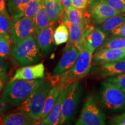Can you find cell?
<instances>
[{
    "mask_svg": "<svg viewBox=\"0 0 125 125\" xmlns=\"http://www.w3.org/2000/svg\"><path fill=\"white\" fill-rule=\"evenodd\" d=\"M9 104L3 95L0 94V117L8 111L9 108Z\"/></svg>",
    "mask_w": 125,
    "mask_h": 125,
    "instance_id": "cell-34",
    "label": "cell"
},
{
    "mask_svg": "<svg viewBox=\"0 0 125 125\" xmlns=\"http://www.w3.org/2000/svg\"><path fill=\"white\" fill-rule=\"evenodd\" d=\"M107 37V34L100 29L91 25L83 36L78 49L80 51L83 48H85L93 53L99 49Z\"/></svg>",
    "mask_w": 125,
    "mask_h": 125,
    "instance_id": "cell-10",
    "label": "cell"
},
{
    "mask_svg": "<svg viewBox=\"0 0 125 125\" xmlns=\"http://www.w3.org/2000/svg\"><path fill=\"white\" fill-rule=\"evenodd\" d=\"M67 24L69 30V39L66 46L74 45L78 49L84 34L91 26L90 21H86L79 24H73L67 20H62Z\"/></svg>",
    "mask_w": 125,
    "mask_h": 125,
    "instance_id": "cell-14",
    "label": "cell"
},
{
    "mask_svg": "<svg viewBox=\"0 0 125 125\" xmlns=\"http://www.w3.org/2000/svg\"><path fill=\"white\" fill-rule=\"evenodd\" d=\"M62 20H67L73 24H79L86 21H91L89 12L86 9H79L70 6L65 9Z\"/></svg>",
    "mask_w": 125,
    "mask_h": 125,
    "instance_id": "cell-19",
    "label": "cell"
},
{
    "mask_svg": "<svg viewBox=\"0 0 125 125\" xmlns=\"http://www.w3.org/2000/svg\"><path fill=\"white\" fill-rule=\"evenodd\" d=\"M10 38L0 35V57L7 59L10 55Z\"/></svg>",
    "mask_w": 125,
    "mask_h": 125,
    "instance_id": "cell-29",
    "label": "cell"
},
{
    "mask_svg": "<svg viewBox=\"0 0 125 125\" xmlns=\"http://www.w3.org/2000/svg\"><path fill=\"white\" fill-rule=\"evenodd\" d=\"M10 69V64L6 59L0 57V76L4 83H7L8 79V73Z\"/></svg>",
    "mask_w": 125,
    "mask_h": 125,
    "instance_id": "cell-31",
    "label": "cell"
},
{
    "mask_svg": "<svg viewBox=\"0 0 125 125\" xmlns=\"http://www.w3.org/2000/svg\"><path fill=\"white\" fill-rule=\"evenodd\" d=\"M112 35H118L125 37V23L115 29L111 34Z\"/></svg>",
    "mask_w": 125,
    "mask_h": 125,
    "instance_id": "cell-36",
    "label": "cell"
},
{
    "mask_svg": "<svg viewBox=\"0 0 125 125\" xmlns=\"http://www.w3.org/2000/svg\"><path fill=\"white\" fill-rule=\"evenodd\" d=\"M42 0H30L24 11L25 16L33 19L42 4Z\"/></svg>",
    "mask_w": 125,
    "mask_h": 125,
    "instance_id": "cell-28",
    "label": "cell"
},
{
    "mask_svg": "<svg viewBox=\"0 0 125 125\" xmlns=\"http://www.w3.org/2000/svg\"><path fill=\"white\" fill-rule=\"evenodd\" d=\"M106 81L112 83L123 92H125V73L110 76L107 78Z\"/></svg>",
    "mask_w": 125,
    "mask_h": 125,
    "instance_id": "cell-30",
    "label": "cell"
},
{
    "mask_svg": "<svg viewBox=\"0 0 125 125\" xmlns=\"http://www.w3.org/2000/svg\"><path fill=\"white\" fill-rule=\"evenodd\" d=\"M62 88V87H61L60 86L57 85L54 86H53L51 89L45 100L44 106H43L42 111L40 116V120L42 121L43 119H45L51 112L58 98Z\"/></svg>",
    "mask_w": 125,
    "mask_h": 125,
    "instance_id": "cell-22",
    "label": "cell"
},
{
    "mask_svg": "<svg viewBox=\"0 0 125 125\" xmlns=\"http://www.w3.org/2000/svg\"></svg>",
    "mask_w": 125,
    "mask_h": 125,
    "instance_id": "cell-42",
    "label": "cell"
},
{
    "mask_svg": "<svg viewBox=\"0 0 125 125\" xmlns=\"http://www.w3.org/2000/svg\"><path fill=\"white\" fill-rule=\"evenodd\" d=\"M11 53L20 66L35 64L41 60L40 48L34 35L13 45Z\"/></svg>",
    "mask_w": 125,
    "mask_h": 125,
    "instance_id": "cell-4",
    "label": "cell"
},
{
    "mask_svg": "<svg viewBox=\"0 0 125 125\" xmlns=\"http://www.w3.org/2000/svg\"><path fill=\"white\" fill-rule=\"evenodd\" d=\"M122 60H125V52H124V54H123V58L122 59Z\"/></svg>",
    "mask_w": 125,
    "mask_h": 125,
    "instance_id": "cell-40",
    "label": "cell"
},
{
    "mask_svg": "<svg viewBox=\"0 0 125 125\" xmlns=\"http://www.w3.org/2000/svg\"></svg>",
    "mask_w": 125,
    "mask_h": 125,
    "instance_id": "cell-43",
    "label": "cell"
},
{
    "mask_svg": "<svg viewBox=\"0 0 125 125\" xmlns=\"http://www.w3.org/2000/svg\"><path fill=\"white\" fill-rule=\"evenodd\" d=\"M45 82V78L34 80L10 81L4 87L2 95L10 105L19 107L32 92Z\"/></svg>",
    "mask_w": 125,
    "mask_h": 125,
    "instance_id": "cell-1",
    "label": "cell"
},
{
    "mask_svg": "<svg viewBox=\"0 0 125 125\" xmlns=\"http://www.w3.org/2000/svg\"><path fill=\"white\" fill-rule=\"evenodd\" d=\"M51 81H47L32 92L20 105L18 110L26 112L37 123L40 120V116L44 106L45 101L52 86ZM34 123V124H35Z\"/></svg>",
    "mask_w": 125,
    "mask_h": 125,
    "instance_id": "cell-3",
    "label": "cell"
},
{
    "mask_svg": "<svg viewBox=\"0 0 125 125\" xmlns=\"http://www.w3.org/2000/svg\"><path fill=\"white\" fill-rule=\"evenodd\" d=\"M125 49H102L98 50L93 57V64L94 65H101L122 60L124 54Z\"/></svg>",
    "mask_w": 125,
    "mask_h": 125,
    "instance_id": "cell-15",
    "label": "cell"
},
{
    "mask_svg": "<svg viewBox=\"0 0 125 125\" xmlns=\"http://www.w3.org/2000/svg\"><path fill=\"white\" fill-rule=\"evenodd\" d=\"M34 123L35 122L27 114L20 110L4 114L0 117V125H30Z\"/></svg>",
    "mask_w": 125,
    "mask_h": 125,
    "instance_id": "cell-17",
    "label": "cell"
},
{
    "mask_svg": "<svg viewBox=\"0 0 125 125\" xmlns=\"http://www.w3.org/2000/svg\"><path fill=\"white\" fill-rule=\"evenodd\" d=\"M30 0H7L8 11L12 18L23 16Z\"/></svg>",
    "mask_w": 125,
    "mask_h": 125,
    "instance_id": "cell-23",
    "label": "cell"
},
{
    "mask_svg": "<svg viewBox=\"0 0 125 125\" xmlns=\"http://www.w3.org/2000/svg\"><path fill=\"white\" fill-rule=\"evenodd\" d=\"M45 77V66L43 63L23 66L17 70L10 81L34 80Z\"/></svg>",
    "mask_w": 125,
    "mask_h": 125,
    "instance_id": "cell-12",
    "label": "cell"
},
{
    "mask_svg": "<svg viewBox=\"0 0 125 125\" xmlns=\"http://www.w3.org/2000/svg\"><path fill=\"white\" fill-rule=\"evenodd\" d=\"M11 16L8 13H0V35L10 38L9 28L11 24Z\"/></svg>",
    "mask_w": 125,
    "mask_h": 125,
    "instance_id": "cell-27",
    "label": "cell"
},
{
    "mask_svg": "<svg viewBox=\"0 0 125 125\" xmlns=\"http://www.w3.org/2000/svg\"><path fill=\"white\" fill-rule=\"evenodd\" d=\"M35 33L33 19L23 16L12 19L9 36L13 45L26 40Z\"/></svg>",
    "mask_w": 125,
    "mask_h": 125,
    "instance_id": "cell-8",
    "label": "cell"
},
{
    "mask_svg": "<svg viewBox=\"0 0 125 125\" xmlns=\"http://www.w3.org/2000/svg\"><path fill=\"white\" fill-rule=\"evenodd\" d=\"M98 98L103 107L110 111L125 109V94L112 83L105 81L101 83Z\"/></svg>",
    "mask_w": 125,
    "mask_h": 125,
    "instance_id": "cell-5",
    "label": "cell"
},
{
    "mask_svg": "<svg viewBox=\"0 0 125 125\" xmlns=\"http://www.w3.org/2000/svg\"><path fill=\"white\" fill-rule=\"evenodd\" d=\"M93 54L87 48H83L74 66L59 77L58 85L61 87L69 86L86 76L93 65Z\"/></svg>",
    "mask_w": 125,
    "mask_h": 125,
    "instance_id": "cell-2",
    "label": "cell"
},
{
    "mask_svg": "<svg viewBox=\"0 0 125 125\" xmlns=\"http://www.w3.org/2000/svg\"><path fill=\"white\" fill-rule=\"evenodd\" d=\"M79 54L80 51L74 45L65 46L64 53L51 73V77L56 78L57 85L59 76L74 66Z\"/></svg>",
    "mask_w": 125,
    "mask_h": 125,
    "instance_id": "cell-9",
    "label": "cell"
},
{
    "mask_svg": "<svg viewBox=\"0 0 125 125\" xmlns=\"http://www.w3.org/2000/svg\"><path fill=\"white\" fill-rule=\"evenodd\" d=\"M53 26L49 27L36 32L34 35L38 45L45 56H48L53 50L54 45Z\"/></svg>",
    "mask_w": 125,
    "mask_h": 125,
    "instance_id": "cell-16",
    "label": "cell"
},
{
    "mask_svg": "<svg viewBox=\"0 0 125 125\" xmlns=\"http://www.w3.org/2000/svg\"><path fill=\"white\" fill-rule=\"evenodd\" d=\"M111 125H125V112L122 115L114 117L110 121Z\"/></svg>",
    "mask_w": 125,
    "mask_h": 125,
    "instance_id": "cell-35",
    "label": "cell"
},
{
    "mask_svg": "<svg viewBox=\"0 0 125 125\" xmlns=\"http://www.w3.org/2000/svg\"><path fill=\"white\" fill-rule=\"evenodd\" d=\"M48 17L54 25L58 22L64 15L65 8L61 0H43Z\"/></svg>",
    "mask_w": 125,
    "mask_h": 125,
    "instance_id": "cell-18",
    "label": "cell"
},
{
    "mask_svg": "<svg viewBox=\"0 0 125 125\" xmlns=\"http://www.w3.org/2000/svg\"><path fill=\"white\" fill-rule=\"evenodd\" d=\"M99 73L101 78H107L125 73V60H119L100 65Z\"/></svg>",
    "mask_w": 125,
    "mask_h": 125,
    "instance_id": "cell-20",
    "label": "cell"
},
{
    "mask_svg": "<svg viewBox=\"0 0 125 125\" xmlns=\"http://www.w3.org/2000/svg\"><path fill=\"white\" fill-rule=\"evenodd\" d=\"M109 7L120 12L125 13V0H99Z\"/></svg>",
    "mask_w": 125,
    "mask_h": 125,
    "instance_id": "cell-32",
    "label": "cell"
},
{
    "mask_svg": "<svg viewBox=\"0 0 125 125\" xmlns=\"http://www.w3.org/2000/svg\"><path fill=\"white\" fill-rule=\"evenodd\" d=\"M4 82L2 79V78H1V76H0V92L2 91V89L4 88Z\"/></svg>",
    "mask_w": 125,
    "mask_h": 125,
    "instance_id": "cell-39",
    "label": "cell"
},
{
    "mask_svg": "<svg viewBox=\"0 0 125 125\" xmlns=\"http://www.w3.org/2000/svg\"><path fill=\"white\" fill-rule=\"evenodd\" d=\"M124 23H125V16L118 15L107 19L96 26H97V27L98 29L108 36L111 35L112 32L115 29Z\"/></svg>",
    "mask_w": 125,
    "mask_h": 125,
    "instance_id": "cell-21",
    "label": "cell"
},
{
    "mask_svg": "<svg viewBox=\"0 0 125 125\" xmlns=\"http://www.w3.org/2000/svg\"><path fill=\"white\" fill-rule=\"evenodd\" d=\"M125 37L118 35H112L104 40V42L97 51L102 49H125Z\"/></svg>",
    "mask_w": 125,
    "mask_h": 125,
    "instance_id": "cell-25",
    "label": "cell"
},
{
    "mask_svg": "<svg viewBox=\"0 0 125 125\" xmlns=\"http://www.w3.org/2000/svg\"><path fill=\"white\" fill-rule=\"evenodd\" d=\"M89 12L92 22L96 25L99 24L109 18L122 13L99 0H92L90 2Z\"/></svg>",
    "mask_w": 125,
    "mask_h": 125,
    "instance_id": "cell-11",
    "label": "cell"
},
{
    "mask_svg": "<svg viewBox=\"0 0 125 125\" xmlns=\"http://www.w3.org/2000/svg\"><path fill=\"white\" fill-rule=\"evenodd\" d=\"M32 19H33L35 33L49 26H54L47 15L43 2H42L41 7H40L38 12Z\"/></svg>",
    "mask_w": 125,
    "mask_h": 125,
    "instance_id": "cell-24",
    "label": "cell"
},
{
    "mask_svg": "<svg viewBox=\"0 0 125 125\" xmlns=\"http://www.w3.org/2000/svg\"><path fill=\"white\" fill-rule=\"evenodd\" d=\"M83 92V86L79 81L69 85L62 104L59 125H69L74 120L81 103Z\"/></svg>",
    "mask_w": 125,
    "mask_h": 125,
    "instance_id": "cell-6",
    "label": "cell"
},
{
    "mask_svg": "<svg viewBox=\"0 0 125 125\" xmlns=\"http://www.w3.org/2000/svg\"><path fill=\"white\" fill-rule=\"evenodd\" d=\"M92 1V0H90V2H91V1ZM89 4H90V3H89Z\"/></svg>",
    "mask_w": 125,
    "mask_h": 125,
    "instance_id": "cell-41",
    "label": "cell"
},
{
    "mask_svg": "<svg viewBox=\"0 0 125 125\" xmlns=\"http://www.w3.org/2000/svg\"><path fill=\"white\" fill-rule=\"evenodd\" d=\"M53 39L56 45H61L68 42L69 39V30L64 21H62L54 30Z\"/></svg>",
    "mask_w": 125,
    "mask_h": 125,
    "instance_id": "cell-26",
    "label": "cell"
},
{
    "mask_svg": "<svg viewBox=\"0 0 125 125\" xmlns=\"http://www.w3.org/2000/svg\"><path fill=\"white\" fill-rule=\"evenodd\" d=\"M7 0H0V13H8Z\"/></svg>",
    "mask_w": 125,
    "mask_h": 125,
    "instance_id": "cell-37",
    "label": "cell"
},
{
    "mask_svg": "<svg viewBox=\"0 0 125 125\" xmlns=\"http://www.w3.org/2000/svg\"><path fill=\"white\" fill-rule=\"evenodd\" d=\"M68 86H63L61 89L58 98L53 107L50 113L46 118L35 123L36 125H59L61 116H62V107L64 98L66 96Z\"/></svg>",
    "mask_w": 125,
    "mask_h": 125,
    "instance_id": "cell-13",
    "label": "cell"
},
{
    "mask_svg": "<svg viewBox=\"0 0 125 125\" xmlns=\"http://www.w3.org/2000/svg\"><path fill=\"white\" fill-rule=\"evenodd\" d=\"M76 125H104L105 116L97 104L93 94H89L86 99Z\"/></svg>",
    "mask_w": 125,
    "mask_h": 125,
    "instance_id": "cell-7",
    "label": "cell"
},
{
    "mask_svg": "<svg viewBox=\"0 0 125 125\" xmlns=\"http://www.w3.org/2000/svg\"><path fill=\"white\" fill-rule=\"evenodd\" d=\"M61 1H62L65 9L72 5L71 0H61Z\"/></svg>",
    "mask_w": 125,
    "mask_h": 125,
    "instance_id": "cell-38",
    "label": "cell"
},
{
    "mask_svg": "<svg viewBox=\"0 0 125 125\" xmlns=\"http://www.w3.org/2000/svg\"><path fill=\"white\" fill-rule=\"evenodd\" d=\"M90 3V0H71L72 6L79 9H86Z\"/></svg>",
    "mask_w": 125,
    "mask_h": 125,
    "instance_id": "cell-33",
    "label": "cell"
}]
</instances>
